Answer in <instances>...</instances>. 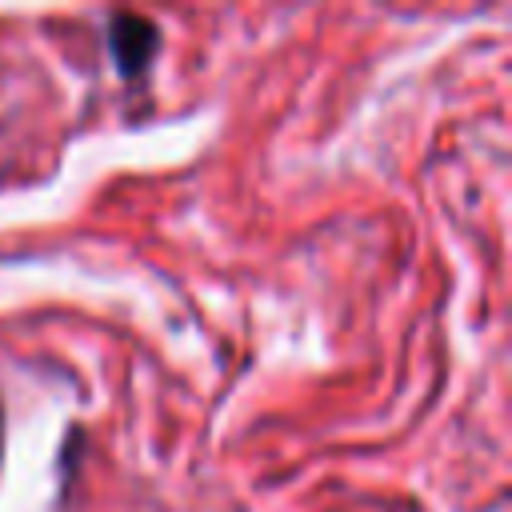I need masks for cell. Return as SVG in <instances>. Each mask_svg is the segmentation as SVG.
Listing matches in <instances>:
<instances>
[{"mask_svg": "<svg viewBox=\"0 0 512 512\" xmlns=\"http://www.w3.org/2000/svg\"><path fill=\"white\" fill-rule=\"evenodd\" d=\"M0 436H4V412H0Z\"/></svg>", "mask_w": 512, "mask_h": 512, "instance_id": "7a4b0ae2", "label": "cell"}, {"mask_svg": "<svg viewBox=\"0 0 512 512\" xmlns=\"http://www.w3.org/2000/svg\"><path fill=\"white\" fill-rule=\"evenodd\" d=\"M156 44H160V32H156V24L148 16H140V12H116L108 20V48H112L116 68L124 76H136L152 60Z\"/></svg>", "mask_w": 512, "mask_h": 512, "instance_id": "6da1fadb", "label": "cell"}]
</instances>
